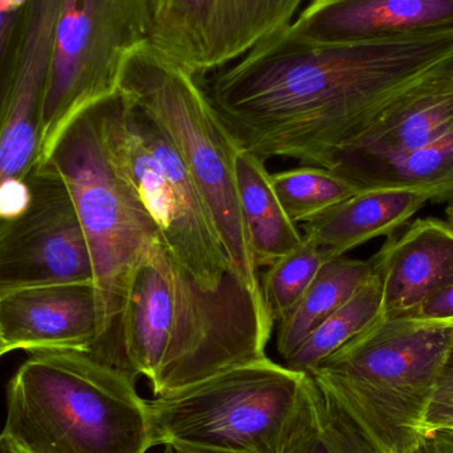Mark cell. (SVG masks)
Listing matches in <instances>:
<instances>
[{
    "label": "cell",
    "instance_id": "cell-19",
    "mask_svg": "<svg viewBox=\"0 0 453 453\" xmlns=\"http://www.w3.org/2000/svg\"><path fill=\"white\" fill-rule=\"evenodd\" d=\"M370 260L340 257L329 258L319 269L311 288L300 303L279 322L276 349L287 359L303 341L343 305L372 277Z\"/></svg>",
    "mask_w": 453,
    "mask_h": 453
},
{
    "label": "cell",
    "instance_id": "cell-8",
    "mask_svg": "<svg viewBox=\"0 0 453 453\" xmlns=\"http://www.w3.org/2000/svg\"><path fill=\"white\" fill-rule=\"evenodd\" d=\"M116 174L145 207L169 255L206 289H217L231 263L211 214L169 138L122 90L93 103Z\"/></svg>",
    "mask_w": 453,
    "mask_h": 453
},
{
    "label": "cell",
    "instance_id": "cell-27",
    "mask_svg": "<svg viewBox=\"0 0 453 453\" xmlns=\"http://www.w3.org/2000/svg\"><path fill=\"white\" fill-rule=\"evenodd\" d=\"M415 319H453V281L418 309Z\"/></svg>",
    "mask_w": 453,
    "mask_h": 453
},
{
    "label": "cell",
    "instance_id": "cell-20",
    "mask_svg": "<svg viewBox=\"0 0 453 453\" xmlns=\"http://www.w3.org/2000/svg\"><path fill=\"white\" fill-rule=\"evenodd\" d=\"M342 173L361 188L410 186L433 194V203L453 201V127L425 148L385 161L343 165Z\"/></svg>",
    "mask_w": 453,
    "mask_h": 453
},
{
    "label": "cell",
    "instance_id": "cell-21",
    "mask_svg": "<svg viewBox=\"0 0 453 453\" xmlns=\"http://www.w3.org/2000/svg\"><path fill=\"white\" fill-rule=\"evenodd\" d=\"M382 309V285L372 272V277L285 359V366L311 374L338 349L380 319Z\"/></svg>",
    "mask_w": 453,
    "mask_h": 453
},
{
    "label": "cell",
    "instance_id": "cell-26",
    "mask_svg": "<svg viewBox=\"0 0 453 453\" xmlns=\"http://www.w3.org/2000/svg\"><path fill=\"white\" fill-rule=\"evenodd\" d=\"M449 422H453V343L427 415L426 438L428 434Z\"/></svg>",
    "mask_w": 453,
    "mask_h": 453
},
{
    "label": "cell",
    "instance_id": "cell-7",
    "mask_svg": "<svg viewBox=\"0 0 453 453\" xmlns=\"http://www.w3.org/2000/svg\"><path fill=\"white\" fill-rule=\"evenodd\" d=\"M47 161L55 165L68 186L92 256L100 338L89 354L113 367L130 284L138 266L161 242L158 229L137 196L114 172L93 103L66 125Z\"/></svg>",
    "mask_w": 453,
    "mask_h": 453
},
{
    "label": "cell",
    "instance_id": "cell-4",
    "mask_svg": "<svg viewBox=\"0 0 453 453\" xmlns=\"http://www.w3.org/2000/svg\"><path fill=\"white\" fill-rule=\"evenodd\" d=\"M5 436L28 453H146L135 380L80 350L31 351L8 388Z\"/></svg>",
    "mask_w": 453,
    "mask_h": 453
},
{
    "label": "cell",
    "instance_id": "cell-5",
    "mask_svg": "<svg viewBox=\"0 0 453 453\" xmlns=\"http://www.w3.org/2000/svg\"><path fill=\"white\" fill-rule=\"evenodd\" d=\"M313 378L268 357L148 401L153 447L190 453H285L305 423Z\"/></svg>",
    "mask_w": 453,
    "mask_h": 453
},
{
    "label": "cell",
    "instance_id": "cell-9",
    "mask_svg": "<svg viewBox=\"0 0 453 453\" xmlns=\"http://www.w3.org/2000/svg\"><path fill=\"white\" fill-rule=\"evenodd\" d=\"M149 35V0H60L39 162L79 111L119 89L125 58Z\"/></svg>",
    "mask_w": 453,
    "mask_h": 453
},
{
    "label": "cell",
    "instance_id": "cell-14",
    "mask_svg": "<svg viewBox=\"0 0 453 453\" xmlns=\"http://www.w3.org/2000/svg\"><path fill=\"white\" fill-rule=\"evenodd\" d=\"M382 285L385 319L411 317L453 281V228L436 218H419L370 258Z\"/></svg>",
    "mask_w": 453,
    "mask_h": 453
},
{
    "label": "cell",
    "instance_id": "cell-10",
    "mask_svg": "<svg viewBox=\"0 0 453 453\" xmlns=\"http://www.w3.org/2000/svg\"><path fill=\"white\" fill-rule=\"evenodd\" d=\"M63 282H95L92 256L65 180L37 162L23 198L0 218V297Z\"/></svg>",
    "mask_w": 453,
    "mask_h": 453
},
{
    "label": "cell",
    "instance_id": "cell-18",
    "mask_svg": "<svg viewBox=\"0 0 453 453\" xmlns=\"http://www.w3.org/2000/svg\"><path fill=\"white\" fill-rule=\"evenodd\" d=\"M240 207L257 268H268L303 242V231L282 209L265 162L248 151L236 156Z\"/></svg>",
    "mask_w": 453,
    "mask_h": 453
},
{
    "label": "cell",
    "instance_id": "cell-28",
    "mask_svg": "<svg viewBox=\"0 0 453 453\" xmlns=\"http://www.w3.org/2000/svg\"><path fill=\"white\" fill-rule=\"evenodd\" d=\"M426 439H436V441H444V443L453 444V422L436 428L433 433L428 434Z\"/></svg>",
    "mask_w": 453,
    "mask_h": 453
},
{
    "label": "cell",
    "instance_id": "cell-12",
    "mask_svg": "<svg viewBox=\"0 0 453 453\" xmlns=\"http://www.w3.org/2000/svg\"><path fill=\"white\" fill-rule=\"evenodd\" d=\"M58 8L60 0H32L20 60L0 109V218L23 198L39 162Z\"/></svg>",
    "mask_w": 453,
    "mask_h": 453
},
{
    "label": "cell",
    "instance_id": "cell-32",
    "mask_svg": "<svg viewBox=\"0 0 453 453\" xmlns=\"http://www.w3.org/2000/svg\"><path fill=\"white\" fill-rule=\"evenodd\" d=\"M8 348L5 346L4 341H3L2 333H0V358H2L4 354L8 353Z\"/></svg>",
    "mask_w": 453,
    "mask_h": 453
},
{
    "label": "cell",
    "instance_id": "cell-13",
    "mask_svg": "<svg viewBox=\"0 0 453 453\" xmlns=\"http://www.w3.org/2000/svg\"><path fill=\"white\" fill-rule=\"evenodd\" d=\"M0 333L8 350L92 351L100 338L95 282H63L0 297Z\"/></svg>",
    "mask_w": 453,
    "mask_h": 453
},
{
    "label": "cell",
    "instance_id": "cell-1",
    "mask_svg": "<svg viewBox=\"0 0 453 453\" xmlns=\"http://www.w3.org/2000/svg\"><path fill=\"white\" fill-rule=\"evenodd\" d=\"M453 61V29L321 42L288 24L203 88L240 150L337 170L378 117Z\"/></svg>",
    "mask_w": 453,
    "mask_h": 453
},
{
    "label": "cell",
    "instance_id": "cell-34",
    "mask_svg": "<svg viewBox=\"0 0 453 453\" xmlns=\"http://www.w3.org/2000/svg\"><path fill=\"white\" fill-rule=\"evenodd\" d=\"M162 453H190V452H180V451H175V449H165V451Z\"/></svg>",
    "mask_w": 453,
    "mask_h": 453
},
{
    "label": "cell",
    "instance_id": "cell-3",
    "mask_svg": "<svg viewBox=\"0 0 453 453\" xmlns=\"http://www.w3.org/2000/svg\"><path fill=\"white\" fill-rule=\"evenodd\" d=\"M453 319H380L311 372L374 453H420Z\"/></svg>",
    "mask_w": 453,
    "mask_h": 453
},
{
    "label": "cell",
    "instance_id": "cell-25",
    "mask_svg": "<svg viewBox=\"0 0 453 453\" xmlns=\"http://www.w3.org/2000/svg\"><path fill=\"white\" fill-rule=\"evenodd\" d=\"M32 0H0V109L15 76Z\"/></svg>",
    "mask_w": 453,
    "mask_h": 453
},
{
    "label": "cell",
    "instance_id": "cell-2",
    "mask_svg": "<svg viewBox=\"0 0 453 453\" xmlns=\"http://www.w3.org/2000/svg\"><path fill=\"white\" fill-rule=\"evenodd\" d=\"M273 327L236 276L206 289L158 242L133 276L113 367L148 378L156 398L172 395L266 357Z\"/></svg>",
    "mask_w": 453,
    "mask_h": 453
},
{
    "label": "cell",
    "instance_id": "cell-11",
    "mask_svg": "<svg viewBox=\"0 0 453 453\" xmlns=\"http://www.w3.org/2000/svg\"><path fill=\"white\" fill-rule=\"evenodd\" d=\"M303 0H149V42L202 73L219 68L290 24Z\"/></svg>",
    "mask_w": 453,
    "mask_h": 453
},
{
    "label": "cell",
    "instance_id": "cell-29",
    "mask_svg": "<svg viewBox=\"0 0 453 453\" xmlns=\"http://www.w3.org/2000/svg\"><path fill=\"white\" fill-rule=\"evenodd\" d=\"M422 453H453V444L444 443L436 439H427Z\"/></svg>",
    "mask_w": 453,
    "mask_h": 453
},
{
    "label": "cell",
    "instance_id": "cell-33",
    "mask_svg": "<svg viewBox=\"0 0 453 453\" xmlns=\"http://www.w3.org/2000/svg\"><path fill=\"white\" fill-rule=\"evenodd\" d=\"M8 441H10V439H8ZM11 449H12V453H28L24 451V449H21L20 447L15 446V444L12 443H11Z\"/></svg>",
    "mask_w": 453,
    "mask_h": 453
},
{
    "label": "cell",
    "instance_id": "cell-24",
    "mask_svg": "<svg viewBox=\"0 0 453 453\" xmlns=\"http://www.w3.org/2000/svg\"><path fill=\"white\" fill-rule=\"evenodd\" d=\"M285 453L374 452L316 385L308 418Z\"/></svg>",
    "mask_w": 453,
    "mask_h": 453
},
{
    "label": "cell",
    "instance_id": "cell-6",
    "mask_svg": "<svg viewBox=\"0 0 453 453\" xmlns=\"http://www.w3.org/2000/svg\"><path fill=\"white\" fill-rule=\"evenodd\" d=\"M119 89L169 138L211 214L232 274L265 305L260 269L256 265L237 191L234 162L240 149L196 82V74L145 42L125 58Z\"/></svg>",
    "mask_w": 453,
    "mask_h": 453
},
{
    "label": "cell",
    "instance_id": "cell-30",
    "mask_svg": "<svg viewBox=\"0 0 453 453\" xmlns=\"http://www.w3.org/2000/svg\"><path fill=\"white\" fill-rule=\"evenodd\" d=\"M0 453H12L10 441H8V438L4 435V434L0 435Z\"/></svg>",
    "mask_w": 453,
    "mask_h": 453
},
{
    "label": "cell",
    "instance_id": "cell-31",
    "mask_svg": "<svg viewBox=\"0 0 453 453\" xmlns=\"http://www.w3.org/2000/svg\"><path fill=\"white\" fill-rule=\"evenodd\" d=\"M447 223L453 228V201L449 202V206L446 209Z\"/></svg>",
    "mask_w": 453,
    "mask_h": 453
},
{
    "label": "cell",
    "instance_id": "cell-22",
    "mask_svg": "<svg viewBox=\"0 0 453 453\" xmlns=\"http://www.w3.org/2000/svg\"><path fill=\"white\" fill-rule=\"evenodd\" d=\"M271 182L282 209L297 226L324 214L364 188L342 173L309 165L273 173Z\"/></svg>",
    "mask_w": 453,
    "mask_h": 453
},
{
    "label": "cell",
    "instance_id": "cell-15",
    "mask_svg": "<svg viewBox=\"0 0 453 453\" xmlns=\"http://www.w3.org/2000/svg\"><path fill=\"white\" fill-rule=\"evenodd\" d=\"M321 42H365L453 29V0H311L292 24Z\"/></svg>",
    "mask_w": 453,
    "mask_h": 453
},
{
    "label": "cell",
    "instance_id": "cell-17",
    "mask_svg": "<svg viewBox=\"0 0 453 453\" xmlns=\"http://www.w3.org/2000/svg\"><path fill=\"white\" fill-rule=\"evenodd\" d=\"M431 202L433 194L425 188H362L356 196L301 225L303 236L325 250L327 257H340L370 240L396 234Z\"/></svg>",
    "mask_w": 453,
    "mask_h": 453
},
{
    "label": "cell",
    "instance_id": "cell-23",
    "mask_svg": "<svg viewBox=\"0 0 453 453\" xmlns=\"http://www.w3.org/2000/svg\"><path fill=\"white\" fill-rule=\"evenodd\" d=\"M327 260L325 250L303 239L296 250L260 273L261 296L274 324H279L300 303Z\"/></svg>",
    "mask_w": 453,
    "mask_h": 453
},
{
    "label": "cell",
    "instance_id": "cell-16",
    "mask_svg": "<svg viewBox=\"0 0 453 453\" xmlns=\"http://www.w3.org/2000/svg\"><path fill=\"white\" fill-rule=\"evenodd\" d=\"M452 127L453 61L418 80L388 106L346 154L340 167L385 161L418 150Z\"/></svg>",
    "mask_w": 453,
    "mask_h": 453
}]
</instances>
